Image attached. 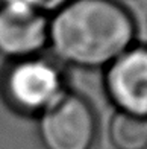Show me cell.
<instances>
[{"label":"cell","instance_id":"obj_1","mask_svg":"<svg viewBox=\"0 0 147 149\" xmlns=\"http://www.w3.org/2000/svg\"><path fill=\"white\" fill-rule=\"evenodd\" d=\"M135 22L117 0H71L49 18V43L81 67L111 64L132 47Z\"/></svg>","mask_w":147,"mask_h":149},{"label":"cell","instance_id":"obj_2","mask_svg":"<svg viewBox=\"0 0 147 149\" xmlns=\"http://www.w3.org/2000/svg\"><path fill=\"white\" fill-rule=\"evenodd\" d=\"M47 149H91L96 139V116L77 94L58 96L46 108L39 123Z\"/></svg>","mask_w":147,"mask_h":149},{"label":"cell","instance_id":"obj_3","mask_svg":"<svg viewBox=\"0 0 147 149\" xmlns=\"http://www.w3.org/2000/svg\"><path fill=\"white\" fill-rule=\"evenodd\" d=\"M49 43V18L23 0H0V53L26 59Z\"/></svg>","mask_w":147,"mask_h":149},{"label":"cell","instance_id":"obj_4","mask_svg":"<svg viewBox=\"0 0 147 149\" xmlns=\"http://www.w3.org/2000/svg\"><path fill=\"white\" fill-rule=\"evenodd\" d=\"M106 85L121 111L147 116V47H129L112 61Z\"/></svg>","mask_w":147,"mask_h":149},{"label":"cell","instance_id":"obj_5","mask_svg":"<svg viewBox=\"0 0 147 149\" xmlns=\"http://www.w3.org/2000/svg\"><path fill=\"white\" fill-rule=\"evenodd\" d=\"M6 88L11 99L24 110L47 108L59 96L61 78L52 64L26 58L12 67Z\"/></svg>","mask_w":147,"mask_h":149},{"label":"cell","instance_id":"obj_6","mask_svg":"<svg viewBox=\"0 0 147 149\" xmlns=\"http://www.w3.org/2000/svg\"><path fill=\"white\" fill-rule=\"evenodd\" d=\"M109 140L115 149H147V116L115 113L109 123Z\"/></svg>","mask_w":147,"mask_h":149},{"label":"cell","instance_id":"obj_7","mask_svg":"<svg viewBox=\"0 0 147 149\" xmlns=\"http://www.w3.org/2000/svg\"><path fill=\"white\" fill-rule=\"evenodd\" d=\"M23 2L35 6L37 9H39L41 12H44V14H47V12H52L53 14V12L61 9L64 5H67L68 2H71V0H23Z\"/></svg>","mask_w":147,"mask_h":149}]
</instances>
